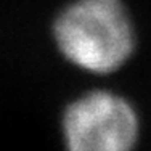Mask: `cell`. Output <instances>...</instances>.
<instances>
[{"label": "cell", "instance_id": "6da1fadb", "mask_svg": "<svg viewBox=\"0 0 151 151\" xmlns=\"http://www.w3.org/2000/svg\"><path fill=\"white\" fill-rule=\"evenodd\" d=\"M58 47L68 60L93 73L114 71L134 48L130 21L119 0H79L55 26Z\"/></svg>", "mask_w": 151, "mask_h": 151}, {"label": "cell", "instance_id": "7a4b0ae2", "mask_svg": "<svg viewBox=\"0 0 151 151\" xmlns=\"http://www.w3.org/2000/svg\"><path fill=\"white\" fill-rule=\"evenodd\" d=\"M137 117L127 103L106 92L77 100L66 111L64 135L74 151H124L137 140Z\"/></svg>", "mask_w": 151, "mask_h": 151}]
</instances>
